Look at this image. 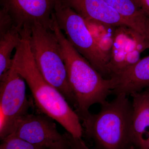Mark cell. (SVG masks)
Here are the masks:
<instances>
[{
    "label": "cell",
    "mask_w": 149,
    "mask_h": 149,
    "mask_svg": "<svg viewBox=\"0 0 149 149\" xmlns=\"http://www.w3.org/2000/svg\"><path fill=\"white\" fill-rule=\"evenodd\" d=\"M20 33L21 43L13 58V67L29 86L40 111L58 123L73 137L82 138L84 131L78 114L63 95L45 80L37 68L29 45L30 29L24 28Z\"/></svg>",
    "instance_id": "cell-1"
},
{
    "label": "cell",
    "mask_w": 149,
    "mask_h": 149,
    "mask_svg": "<svg viewBox=\"0 0 149 149\" xmlns=\"http://www.w3.org/2000/svg\"><path fill=\"white\" fill-rule=\"evenodd\" d=\"M54 16L53 31L61 47L68 80L74 95L75 111L80 119L90 113L93 105L106 101L114 89L115 81L112 77H104L72 47Z\"/></svg>",
    "instance_id": "cell-2"
},
{
    "label": "cell",
    "mask_w": 149,
    "mask_h": 149,
    "mask_svg": "<svg viewBox=\"0 0 149 149\" xmlns=\"http://www.w3.org/2000/svg\"><path fill=\"white\" fill-rule=\"evenodd\" d=\"M133 106L124 94L101 104L98 113L80 119L83 131L95 149H129L131 140Z\"/></svg>",
    "instance_id": "cell-3"
},
{
    "label": "cell",
    "mask_w": 149,
    "mask_h": 149,
    "mask_svg": "<svg viewBox=\"0 0 149 149\" xmlns=\"http://www.w3.org/2000/svg\"><path fill=\"white\" fill-rule=\"evenodd\" d=\"M29 45L37 68L45 80L60 92L70 104L75 107L61 47L55 33L35 23L30 27Z\"/></svg>",
    "instance_id": "cell-4"
},
{
    "label": "cell",
    "mask_w": 149,
    "mask_h": 149,
    "mask_svg": "<svg viewBox=\"0 0 149 149\" xmlns=\"http://www.w3.org/2000/svg\"><path fill=\"white\" fill-rule=\"evenodd\" d=\"M54 15L72 47L104 77L109 79L107 61L99 50L85 19L61 0H56Z\"/></svg>",
    "instance_id": "cell-5"
},
{
    "label": "cell",
    "mask_w": 149,
    "mask_h": 149,
    "mask_svg": "<svg viewBox=\"0 0 149 149\" xmlns=\"http://www.w3.org/2000/svg\"><path fill=\"white\" fill-rule=\"evenodd\" d=\"M0 139L11 133L19 119L28 113L25 81L13 67L0 77Z\"/></svg>",
    "instance_id": "cell-6"
},
{
    "label": "cell",
    "mask_w": 149,
    "mask_h": 149,
    "mask_svg": "<svg viewBox=\"0 0 149 149\" xmlns=\"http://www.w3.org/2000/svg\"><path fill=\"white\" fill-rule=\"evenodd\" d=\"M148 49L149 41L134 29L126 25L116 27L107 65L109 78L138 62L141 53Z\"/></svg>",
    "instance_id": "cell-7"
},
{
    "label": "cell",
    "mask_w": 149,
    "mask_h": 149,
    "mask_svg": "<svg viewBox=\"0 0 149 149\" xmlns=\"http://www.w3.org/2000/svg\"><path fill=\"white\" fill-rule=\"evenodd\" d=\"M55 2L56 0H1V6L19 32L35 23L53 31Z\"/></svg>",
    "instance_id": "cell-8"
},
{
    "label": "cell",
    "mask_w": 149,
    "mask_h": 149,
    "mask_svg": "<svg viewBox=\"0 0 149 149\" xmlns=\"http://www.w3.org/2000/svg\"><path fill=\"white\" fill-rule=\"evenodd\" d=\"M54 121L44 113H27L16 121L10 135L49 148L65 138L58 130Z\"/></svg>",
    "instance_id": "cell-9"
},
{
    "label": "cell",
    "mask_w": 149,
    "mask_h": 149,
    "mask_svg": "<svg viewBox=\"0 0 149 149\" xmlns=\"http://www.w3.org/2000/svg\"><path fill=\"white\" fill-rule=\"evenodd\" d=\"M61 1L86 20H96L116 27L128 26L120 15L104 0Z\"/></svg>",
    "instance_id": "cell-10"
},
{
    "label": "cell",
    "mask_w": 149,
    "mask_h": 149,
    "mask_svg": "<svg viewBox=\"0 0 149 149\" xmlns=\"http://www.w3.org/2000/svg\"><path fill=\"white\" fill-rule=\"evenodd\" d=\"M133 113L131 140L139 149H149V90L131 94Z\"/></svg>",
    "instance_id": "cell-11"
},
{
    "label": "cell",
    "mask_w": 149,
    "mask_h": 149,
    "mask_svg": "<svg viewBox=\"0 0 149 149\" xmlns=\"http://www.w3.org/2000/svg\"><path fill=\"white\" fill-rule=\"evenodd\" d=\"M111 77L116 81L112 91L116 95L124 94L128 96L141 92L144 88L149 90V55Z\"/></svg>",
    "instance_id": "cell-12"
},
{
    "label": "cell",
    "mask_w": 149,
    "mask_h": 149,
    "mask_svg": "<svg viewBox=\"0 0 149 149\" xmlns=\"http://www.w3.org/2000/svg\"><path fill=\"white\" fill-rule=\"evenodd\" d=\"M125 20L128 27L143 36L149 42V18L133 0H104Z\"/></svg>",
    "instance_id": "cell-13"
},
{
    "label": "cell",
    "mask_w": 149,
    "mask_h": 149,
    "mask_svg": "<svg viewBox=\"0 0 149 149\" xmlns=\"http://www.w3.org/2000/svg\"><path fill=\"white\" fill-rule=\"evenodd\" d=\"M85 20L99 50L108 63L117 27L96 20Z\"/></svg>",
    "instance_id": "cell-14"
},
{
    "label": "cell",
    "mask_w": 149,
    "mask_h": 149,
    "mask_svg": "<svg viewBox=\"0 0 149 149\" xmlns=\"http://www.w3.org/2000/svg\"><path fill=\"white\" fill-rule=\"evenodd\" d=\"M21 40L20 32L15 26L0 35V77L11 68L12 53L20 45Z\"/></svg>",
    "instance_id": "cell-15"
},
{
    "label": "cell",
    "mask_w": 149,
    "mask_h": 149,
    "mask_svg": "<svg viewBox=\"0 0 149 149\" xmlns=\"http://www.w3.org/2000/svg\"><path fill=\"white\" fill-rule=\"evenodd\" d=\"M0 149H48V148L40 145H35L9 135L1 141Z\"/></svg>",
    "instance_id": "cell-16"
},
{
    "label": "cell",
    "mask_w": 149,
    "mask_h": 149,
    "mask_svg": "<svg viewBox=\"0 0 149 149\" xmlns=\"http://www.w3.org/2000/svg\"><path fill=\"white\" fill-rule=\"evenodd\" d=\"M15 26L10 16L2 8L0 10V35H3Z\"/></svg>",
    "instance_id": "cell-17"
},
{
    "label": "cell",
    "mask_w": 149,
    "mask_h": 149,
    "mask_svg": "<svg viewBox=\"0 0 149 149\" xmlns=\"http://www.w3.org/2000/svg\"><path fill=\"white\" fill-rule=\"evenodd\" d=\"M64 134L69 141L71 149H90L82 140V138H75L67 132Z\"/></svg>",
    "instance_id": "cell-18"
},
{
    "label": "cell",
    "mask_w": 149,
    "mask_h": 149,
    "mask_svg": "<svg viewBox=\"0 0 149 149\" xmlns=\"http://www.w3.org/2000/svg\"><path fill=\"white\" fill-rule=\"evenodd\" d=\"M136 6L149 18V0H133Z\"/></svg>",
    "instance_id": "cell-19"
},
{
    "label": "cell",
    "mask_w": 149,
    "mask_h": 149,
    "mask_svg": "<svg viewBox=\"0 0 149 149\" xmlns=\"http://www.w3.org/2000/svg\"><path fill=\"white\" fill-rule=\"evenodd\" d=\"M65 138L63 141L54 143L48 149H71L69 141L64 134Z\"/></svg>",
    "instance_id": "cell-20"
},
{
    "label": "cell",
    "mask_w": 149,
    "mask_h": 149,
    "mask_svg": "<svg viewBox=\"0 0 149 149\" xmlns=\"http://www.w3.org/2000/svg\"><path fill=\"white\" fill-rule=\"evenodd\" d=\"M129 149H136V148H135L134 146H132Z\"/></svg>",
    "instance_id": "cell-21"
},
{
    "label": "cell",
    "mask_w": 149,
    "mask_h": 149,
    "mask_svg": "<svg viewBox=\"0 0 149 149\" xmlns=\"http://www.w3.org/2000/svg\"></svg>",
    "instance_id": "cell-22"
}]
</instances>
